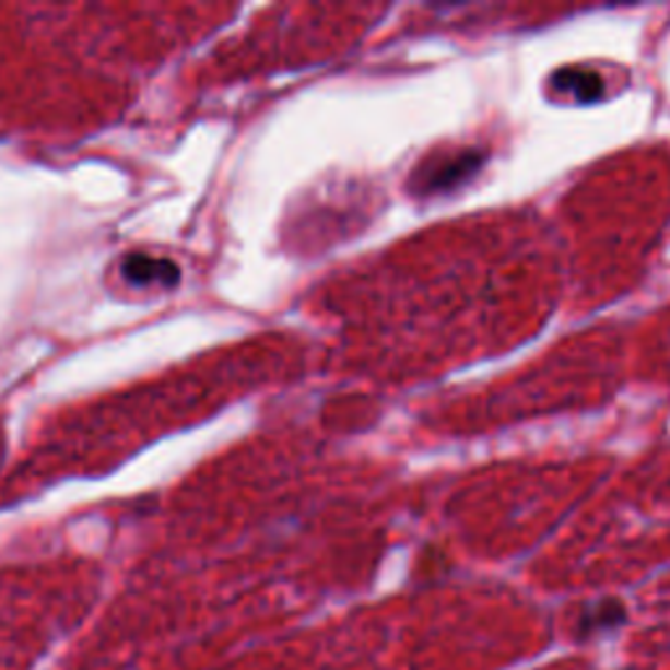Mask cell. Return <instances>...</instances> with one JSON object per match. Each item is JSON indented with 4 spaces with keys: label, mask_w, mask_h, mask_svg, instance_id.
<instances>
[{
    "label": "cell",
    "mask_w": 670,
    "mask_h": 670,
    "mask_svg": "<svg viewBox=\"0 0 670 670\" xmlns=\"http://www.w3.org/2000/svg\"><path fill=\"white\" fill-rule=\"evenodd\" d=\"M626 621V608L621 600H600L597 606L587 608L579 619V639H587L592 634L613 632Z\"/></svg>",
    "instance_id": "1"
},
{
    "label": "cell",
    "mask_w": 670,
    "mask_h": 670,
    "mask_svg": "<svg viewBox=\"0 0 670 670\" xmlns=\"http://www.w3.org/2000/svg\"><path fill=\"white\" fill-rule=\"evenodd\" d=\"M566 77H572V82L568 84H555L559 90H572L576 99H581V103H587V99H595L602 92V79L592 74V71H584V69H568L563 71Z\"/></svg>",
    "instance_id": "2"
},
{
    "label": "cell",
    "mask_w": 670,
    "mask_h": 670,
    "mask_svg": "<svg viewBox=\"0 0 670 670\" xmlns=\"http://www.w3.org/2000/svg\"><path fill=\"white\" fill-rule=\"evenodd\" d=\"M474 157L472 155H461L456 161H448L446 165H440L443 171H435L433 181H427V189H443V187H454L456 181L463 176H469L474 171Z\"/></svg>",
    "instance_id": "3"
}]
</instances>
